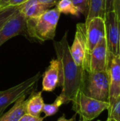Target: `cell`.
I'll return each instance as SVG.
<instances>
[{
  "mask_svg": "<svg viewBox=\"0 0 120 121\" xmlns=\"http://www.w3.org/2000/svg\"><path fill=\"white\" fill-rule=\"evenodd\" d=\"M55 6L60 13L70 14L75 16H79L81 13L71 0H59Z\"/></svg>",
  "mask_w": 120,
  "mask_h": 121,
  "instance_id": "cell-17",
  "label": "cell"
},
{
  "mask_svg": "<svg viewBox=\"0 0 120 121\" xmlns=\"http://www.w3.org/2000/svg\"><path fill=\"white\" fill-rule=\"evenodd\" d=\"M108 50L106 38L103 39L91 52L87 72L107 71Z\"/></svg>",
  "mask_w": 120,
  "mask_h": 121,
  "instance_id": "cell-11",
  "label": "cell"
},
{
  "mask_svg": "<svg viewBox=\"0 0 120 121\" xmlns=\"http://www.w3.org/2000/svg\"><path fill=\"white\" fill-rule=\"evenodd\" d=\"M41 77L40 72L25 81L4 91H0V111H3L11 104L15 103L20 98L26 96L35 89Z\"/></svg>",
  "mask_w": 120,
  "mask_h": 121,
  "instance_id": "cell-6",
  "label": "cell"
},
{
  "mask_svg": "<svg viewBox=\"0 0 120 121\" xmlns=\"http://www.w3.org/2000/svg\"><path fill=\"white\" fill-rule=\"evenodd\" d=\"M54 48L57 59L60 63L62 86L60 95L67 104L75 98L79 91L82 90L86 71L78 66L71 55L67 32L59 41H54Z\"/></svg>",
  "mask_w": 120,
  "mask_h": 121,
  "instance_id": "cell-1",
  "label": "cell"
},
{
  "mask_svg": "<svg viewBox=\"0 0 120 121\" xmlns=\"http://www.w3.org/2000/svg\"><path fill=\"white\" fill-rule=\"evenodd\" d=\"M114 11L117 15L119 23L120 26V0H115L114 5Z\"/></svg>",
  "mask_w": 120,
  "mask_h": 121,
  "instance_id": "cell-24",
  "label": "cell"
},
{
  "mask_svg": "<svg viewBox=\"0 0 120 121\" xmlns=\"http://www.w3.org/2000/svg\"><path fill=\"white\" fill-rule=\"evenodd\" d=\"M1 115H2V112H1V111H0V116H1Z\"/></svg>",
  "mask_w": 120,
  "mask_h": 121,
  "instance_id": "cell-30",
  "label": "cell"
},
{
  "mask_svg": "<svg viewBox=\"0 0 120 121\" xmlns=\"http://www.w3.org/2000/svg\"><path fill=\"white\" fill-rule=\"evenodd\" d=\"M26 18L18 11L0 28V47L9 39L26 33Z\"/></svg>",
  "mask_w": 120,
  "mask_h": 121,
  "instance_id": "cell-9",
  "label": "cell"
},
{
  "mask_svg": "<svg viewBox=\"0 0 120 121\" xmlns=\"http://www.w3.org/2000/svg\"><path fill=\"white\" fill-rule=\"evenodd\" d=\"M105 0H90V9L86 22L95 17L105 18Z\"/></svg>",
  "mask_w": 120,
  "mask_h": 121,
  "instance_id": "cell-16",
  "label": "cell"
},
{
  "mask_svg": "<svg viewBox=\"0 0 120 121\" xmlns=\"http://www.w3.org/2000/svg\"><path fill=\"white\" fill-rule=\"evenodd\" d=\"M50 9L52 8L46 4L38 2L37 0H28L20 6L19 11L26 19H28L38 16Z\"/></svg>",
  "mask_w": 120,
  "mask_h": 121,
  "instance_id": "cell-14",
  "label": "cell"
},
{
  "mask_svg": "<svg viewBox=\"0 0 120 121\" xmlns=\"http://www.w3.org/2000/svg\"><path fill=\"white\" fill-rule=\"evenodd\" d=\"M41 91H32L30 96L25 100V113L33 116L39 117L42 113V108L45 105L44 100Z\"/></svg>",
  "mask_w": 120,
  "mask_h": 121,
  "instance_id": "cell-13",
  "label": "cell"
},
{
  "mask_svg": "<svg viewBox=\"0 0 120 121\" xmlns=\"http://www.w3.org/2000/svg\"><path fill=\"white\" fill-rule=\"evenodd\" d=\"M72 110L80 116L84 121H91L100 116L105 110H108V102L100 101L85 95L81 91H79L75 98L71 101Z\"/></svg>",
  "mask_w": 120,
  "mask_h": 121,
  "instance_id": "cell-4",
  "label": "cell"
},
{
  "mask_svg": "<svg viewBox=\"0 0 120 121\" xmlns=\"http://www.w3.org/2000/svg\"><path fill=\"white\" fill-rule=\"evenodd\" d=\"M28 0H10L5 6H19Z\"/></svg>",
  "mask_w": 120,
  "mask_h": 121,
  "instance_id": "cell-23",
  "label": "cell"
},
{
  "mask_svg": "<svg viewBox=\"0 0 120 121\" xmlns=\"http://www.w3.org/2000/svg\"><path fill=\"white\" fill-rule=\"evenodd\" d=\"M79 121H83V120H82V119H80Z\"/></svg>",
  "mask_w": 120,
  "mask_h": 121,
  "instance_id": "cell-31",
  "label": "cell"
},
{
  "mask_svg": "<svg viewBox=\"0 0 120 121\" xmlns=\"http://www.w3.org/2000/svg\"><path fill=\"white\" fill-rule=\"evenodd\" d=\"M107 72L110 80L109 111L120 97V56L108 52Z\"/></svg>",
  "mask_w": 120,
  "mask_h": 121,
  "instance_id": "cell-8",
  "label": "cell"
},
{
  "mask_svg": "<svg viewBox=\"0 0 120 121\" xmlns=\"http://www.w3.org/2000/svg\"></svg>",
  "mask_w": 120,
  "mask_h": 121,
  "instance_id": "cell-32",
  "label": "cell"
},
{
  "mask_svg": "<svg viewBox=\"0 0 120 121\" xmlns=\"http://www.w3.org/2000/svg\"><path fill=\"white\" fill-rule=\"evenodd\" d=\"M105 24L108 52L120 56V26L115 11L106 12Z\"/></svg>",
  "mask_w": 120,
  "mask_h": 121,
  "instance_id": "cell-7",
  "label": "cell"
},
{
  "mask_svg": "<svg viewBox=\"0 0 120 121\" xmlns=\"http://www.w3.org/2000/svg\"><path fill=\"white\" fill-rule=\"evenodd\" d=\"M64 104H66L65 100L62 95L58 96L53 103L45 104L42 108V113H44L45 117H50L55 115L59 111V108Z\"/></svg>",
  "mask_w": 120,
  "mask_h": 121,
  "instance_id": "cell-18",
  "label": "cell"
},
{
  "mask_svg": "<svg viewBox=\"0 0 120 121\" xmlns=\"http://www.w3.org/2000/svg\"><path fill=\"white\" fill-rule=\"evenodd\" d=\"M60 14L56 8H52L38 16L27 19L26 33L40 42L53 40Z\"/></svg>",
  "mask_w": 120,
  "mask_h": 121,
  "instance_id": "cell-2",
  "label": "cell"
},
{
  "mask_svg": "<svg viewBox=\"0 0 120 121\" xmlns=\"http://www.w3.org/2000/svg\"><path fill=\"white\" fill-rule=\"evenodd\" d=\"M71 1L77 7L80 13L86 18L90 9V0H71Z\"/></svg>",
  "mask_w": 120,
  "mask_h": 121,
  "instance_id": "cell-20",
  "label": "cell"
},
{
  "mask_svg": "<svg viewBox=\"0 0 120 121\" xmlns=\"http://www.w3.org/2000/svg\"><path fill=\"white\" fill-rule=\"evenodd\" d=\"M81 91L88 97L109 103L110 80L108 72H86Z\"/></svg>",
  "mask_w": 120,
  "mask_h": 121,
  "instance_id": "cell-3",
  "label": "cell"
},
{
  "mask_svg": "<svg viewBox=\"0 0 120 121\" xmlns=\"http://www.w3.org/2000/svg\"><path fill=\"white\" fill-rule=\"evenodd\" d=\"M25 96L20 98L16 101L13 107L5 114L0 116V121H18L25 113Z\"/></svg>",
  "mask_w": 120,
  "mask_h": 121,
  "instance_id": "cell-15",
  "label": "cell"
},
{
  "mask_svg": "<svg viewBox=\"0 0 120 121\" xmlns=\"http://www.w3.org/2000/svg\"><path fill=\"white\" fill-rule=\"evenodd\" d=\"M10 0H0V8L5 7V6L7 4V3Z\"/></svg>",
  "mask_w": 120,
  "mask_h": 121,
  "instance_id": "cell-28",
  "label": "cell"
},
{
  "mask_svg": "<svg viewBox=\"0 0 120 121\" xmlns=\"http://www.w3.org/2000/svg\"><path fill=\"white\" fill-rule=\"evenodd\" d=\"M37 1L41 4H46V5H47L52 8V6H56V4L58 3V1L59 0H37Z\"/></svg>",
  "mask_w": 120,
  "mask_h": 121,
  "instance_id": "cell-26",
  "label": "cell"
},
{
  "mask_svg": "<svg viewBox=\"0 0 120 121\" xmlns=\"http://www.w3.org/2000/svg\"><path fill=\"white\" fill-rule=\"evenodd\" d=\"M76 115H77V114L76 113L74 116H73L72 118H69V119H66V117H65V114H63L61 117H59V118L57 119V121H75L76 118Z\"/></svg>",
  "mask_w": 120,
  "mask_h": 121,
  "instance_id": "cell-27",
  "label": "cell"
},
{
  "mask_svg": "<svg viewBox=\"0 0 120 121\" xmlns=\"http://www.w3.org/2000/svg\"><path fill=\"white\" fill-rule=\"evenodd\" d=\"M105 121H117L116 120L113 119V118H108V119Z\"/></svg>",
  "mask_w": 120,
  "mask_h": 121,
  "instance_id": "cell-29",
  "label": "cell"
},
{
  "mask_svg": "<svg viewBox=\"0 0 120 121\" xmlns=\"http://www.w3.org/2000/svg\"><path fill=\"white\" fill-rule=\"evenodd\" d=\"M108 118L120 121V97L108 111Z\"/></svg>",
  "mask_w": 120,
  "mask_h": 121,
  "instance_id": "cell-21",
  "label": "cell"
},
{
  "mask_svg": "<svg viewBox=\"0 0 120 121\" xmlns=\"http://www.w3.org/2000/svg\"><path fill=\"white\" fill-rule=\"evenodd\" d=\"M86 26V38L89 52L104 38H105V18L101 17H95L87 22Z\"/></svg>",
  "mask_w": 120,
  "mask_h": 121,
  "instance_id": "cell-10",
  "label": "cell"
},
{
  "mask_svg": "<svg viewBox=\"0 0 120 121\" xmlns=\"http://www.w3.org/2000/svg\"><path fill=\"white\" fill-rule=\"evenodd\" d=\"M42 77V91L52 92L60 86L61 70L59 61L57 59L52 60Z\"/></svg>",
  "mask_w": 120,
  "mask_h": 121,
  "instance_id": "cell-12",
  "label": "cell"
},
{
  "mask_svg": "<svg viewBox=\"0 0 120 121\" xmlns=\"http://www.w3.org/2000/svg\"><path fill=\"white\" fill-rule=\"evenodd\" d=\"M19 6H5L0 8V28L15 13L19 11Z\"/></svg>",
  "mask_w": 120,
  "mask_h": 121,
  "instance_id": "cell-19",
  "label": "cell"
},
{
  "mask_svg": "<svg viewBox=\"0 0 120 121\" xmlns=\"http://www.w3.org/2000/svg\"><path fill=\"white\" fill-rule=\"evenodd\" d=\"M45 117H37V116H33L28 113H25L18 121H43Z\"/></svg>",
  "mask_w": 120,
  "mask_h": 121,
  "instance_id": "cell-22",
  "label": "cell"
},
{
  "mask_svg": "<svg viewBox=\"0 0 120 121\" xmlns=\"http://www.w3.org/2000/svg\"><path fill=\"white\" fill-rule=\"evenodd\" d=\"M70 52L75 63L88 72L90 52L87 45L85 23H80L76 25L74 39L71 46H70Z\"/></svg>",
  "mask_w": 120,
  "mask_h": 121,
  "instance_id": "cell-5",
  "label": "cell"
},
{
  "mask_svg": "<svg viewBox=\"0 0 120 121\" xmlns=\"http://www.w3.org/2000/svg\"><path fill=\"white\" fill-rule=\"evenodd\" d=\"M115 0H105V11H114V5Z\"/></svg>",
  "mask_w": 120,
  "mask_h": 121,
  "instance_id": "cell-25",
  "label": "cell"
}]
</instances>
